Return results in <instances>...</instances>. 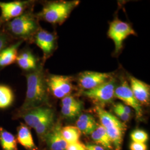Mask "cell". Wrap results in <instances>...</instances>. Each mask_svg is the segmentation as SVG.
Segmentation results:
<instances>
[{
  "label": "cell",
  "mask_w": 150,
  "mask_h": 150,
  "mask_svg": "<svg viewBox=\"0 0 150 150\" xmlns=\"http://www.w3.org/2000/svg\"><path fill=\"white\" fill-rule=\"evenodd\" d=\"M27 91L20 112L45 106L48 103V87L43 68L38 65L35 70L26 75Z\"/></svg>",
  "instance_id": "1"
},
{
  "label": "cell",
  "mask_w": 150,
  "mask_h": 150,
  "mask_svg": "<svg viewBox=\"0 0 150 150\" xmlns=\"http://www.w3.org/2000/svg\"><path fill=\"white\" fill-rule=\"evenodd\" d=\"M39 29L37 18L31 12L25 11L21 16L5 23L8 34L24 41L35 36Z\"/></svg>",
  "instance_id": "2"
},
{
  "label": "cell",
  "mask_w": 150,
  "mask_h": 150,
  "mask_svg": "<svg viewBox=\"0 0 150 150\" xmlns=\"http://www.w3.org/2000/svg\"><path fill=\"white\" fill-rule=\"evenodd\" d=\"M79 3L78 1L48 2L43 6L38 16L49 23L61 24L68 18Z\"/></svg>",
  "instance_id": "3"
},
{
  "label": "cell",
  "mask_w": 150,
  "mask_h": 150,
  "mask_svg": "<svg viewBox=\"0 0 150 150\" xmlns=\"http://www.w3.org/2000/svg\"><path fill=\"white\" fill-rule=\"evenodd\" d=\"M115 81L112 79L90 90L83 91L85 96L100 105L111 103L115 97Z\"/></svg>",
  "instance_id": "4"
},
{
  "label": "cell",
  "mask_w": 150,
  "mask_h": 150,
  "mask_svg": "<svg viewBox=\"0 0 150 150\" xmlns=\"http://www.w3.org/2000/svg\"><path fill=\"white\" fill-rule=\"evenodd\" d=\"M136 32L129 23L120 20H115L111 22L108 31V36L114 42L115 52H118L122 47L124 40Z\"/></svg>",
  "instance_id": "5"
},
{
  "label": "cell",
  "mask_w": 150,
  "mask_h": 150,
  "mask_svg": "<svg viewBox=\"0 0 150 150\" xmlns=\"http://www.w3.org/2000/svg\"><path fill=\"white\" fill-rule=\"evenodd\" d=\"M18 115L20 117L24 120L28 127L34 129L47 118L55 116L54 110L46 106L20 112Z\"/></svg>",
  "instance_id": "6"
},
{
  "label": "cell",
  "mask_w": 150,
  "mask_h": 150,
  "mask_svg": "<svg viewBox=\"0 0 150 150\" xmlns=\"http://www.w3.org/2000/svg\"><path fill=\"white\" fill-rule=\"evenodd\" d=\"M46 82L48 88L58 98L69 96L73 88L72 79L69 76L52 75L46 79Z\"/></svg>",
  "instance_id": "7"
},
{
  "label": "cell",
  "mask_w": 150,
  "mask_h": 150,
  "mask_svg": "<svg viewBox=\"0 0 150 150\" xmlns=\"http://www.w3.org/2000/svg\"><path fill=\"white\" fill-rule=\"evenodd\" d=\"M30 4L27 1H14L12 2L0 1V24L6 23L22 15Z\"/></svg>",
  "instance_id": "8"
},
{
  "label": "cell",
  "mask_w": 150,
  "mask_h": 150,
  "mask_svg": "<svg viewBox=\"0 0 150 150\" xmlns=\"http://www.w3.org/2000/svg\"><path fill=\"white\" fill-rule=\"evenodd\" d=\"M115 97L123 101L125 105L127 106L132 108L135 111L137 118L138 119L142 118L143 112L141 105L135 98L127 81H123L122 83L116 87Z\"/></svg>",
  "instance_id": "9"
},
{
  "label": "cell",
  "mask_w": 150,
  "mask_h": 150,
  "mask_svg": "<svg viewBox=\"0 0 150 150\" xmlns=\"http://www.w3.org/2000/svg\"><path fill=\"white\" fill-rule=\"evenodd\" d=\"M111 79L110 74L86 71L79 76L78 81L81 87L87 91L94 88Z\"/></svg>",
  "instance_id": "10"
},
{
  "label": "cell",
  "mask_w": 150,
  "mask_h": 150,
  "mask_svg": "<svg viewBox=\"0 0 150 150\" xmlns=\"http://www.w3.org/2000/svg\"><path fill=\"white\" fill-rule=\"evenodd\" d=\"M34 38L35 42L43 52L44 59H48L53 53L56 47V37L54 35L40 28L35 35Z\"/></svg>",
  "instance_id": "11"
},
{
  "label": "cell",
  "mask_w": 150,
  "mask_h": 150,
  "mask_svg": "<svg viewBox=\"0 0 150 150\" xmlns=\"http://www.w3.org/2000/svg\"><path fill=\"white\" fill-rule=\"evenodd\" d=\"M61 129L59 122L54 123L44 137L43 139L51 150H66L67 148L68 144L62 137Z\"/></svg>",
  "instance_id": "12"
},
{
  "label": "cell",
  "mask_w": 150,
  "mask_h": 150,
  "mask_svg": "<svg viewBox=\"0 0 150 150\" xmlns=\"http://www.w3.org/2000/svg\"><path fill=\"white\" fill-rule=\"evenodd\" d=\"M130 88L136 100L140 104L148 105L150 102V86L139 79L129 77Z\"/></svg>",
  "instance_id": "13"
},
{
  "label": "cell",
  "mask_w": 150,
  "mask_h": 150,
  "mask_svg": "<svg viewBox=\"0 0 150 150\" xmlns=\"http://www.w3.org/2000/svg\"><path fill=\"white\" fill-rule=\"evenodd\" d=\"M97 114L100 118L101 125L106 129L113 127H119L126 129V125L121 122L116 116L105 110L100 106H96L95 108Z\"/></svg>",
  "instance_id": "14"
},
{
  "label": "cell",
  "mask_w": 150,
  "mask_h": 150,
  "mask_svg": "<svg viewBox=\"0 0 150 150\" xmlns=\"http://www.w3.org/2000/svg\"><path fill=\"white\" fill-rule=\"evenodd\" d=\"M24 40H20L14 44L7 46L0 53V69L10 66L16 62L18 50Z\"/></svg>",
  "instance_id": "15"
},
{
  "label": "cell",
  "mask_w": 150,
  "mask_h": 150,
  "mask_svg": "<svg viewBox=\"0 0 150 150\" xmlns=\"http://www.w3.org/2000/svg\"><path fill=\"white\" fill-rule=\"evenodd\" d=\"M17 142L27 150H37L31 132L27 125L21 123L17 128Z\"/></svg>",
  "instance_id": "16"
},
{
  "label": "cell",
  "mask_w": 150,
  "mask_h": 150,
  "mask_svg": "<svg viewBox=\"0 0 150 150\" xmlns=\"http://www.w3.org/2000/svg\"><path fill=\"white\" fill-rule=\"evenodd\" d=\"M16 62L22 70L28 72L35 70L38 66L36 57L28 50L23 51L18 54Z\"/></svg>",
  "instance_id": "17"
},
{
  "label": "cell",
  "mask_w": 150,
  "mask_h": 150,
  "mask_svg": "<svg viewBox=\"0 0 150 150\" xmlns=\"http://www.w3.org/2000/svg\"><path fill=\"white\" fill-rule=\"evenodd\" d=\"M97 126V124L95 119L90 114H81L76 121V127L84 134H91Z\"/></svg>",
  "instance_id": "18"
},
{
  "label": "cell",
  "mask_w": 150,
  "mask_h": 150,
  "mask_svg": "<svg viewBox=\"0 0 150 150\" xmlns=\"http://www.w3.org/2000/svg\"><path fill=\"white\" fill-rule=\"evenodd\" d=\"M92 139L97 144L101 145L104 149L112 150V144L107 134V130L101 125H98L96 129L91 134Z\"/></svg>",
  "instance_id": "19"
},
{
  "label": "cell",
  "mask_w": 150,
  "mask_h": 150,
  "mask_svg": "<svg viewBox=\"0 0 150 150\" xmlns=\"http://www.w3.org/2000/svg\"><path fill=\"white\" fill-rule=\"evenodd\" d=\"M0 145L3 150H17L15 136L2 127H0Z\"/></svg>",
  "instance_id": "20"
},
{
  "label": "cell",
  "mask_w": 150,
  "mask_h": 150,
  "mask_svg": "<svg viewBox=\"0 0 150 150\" xmlns=\"http://www.w3.org/2000/svg\"><path fill=\"white\" fill-rule=\"evenodd\" d=\"M15 100L13 92L9 86L0 85V109L10 107Z\"/></svg>",
  "instance_id": "21"
},
{
  "label": "cell",
  "mask_w": 150,
  "mask_h": 150,
  "mask_svg": "<svg viewBox=\"0 0 150 150\" xmlns=\"http://www.w3.org/2000/svg\"><path fill=\"white\" fill-rule=\"evenodd\" d=\"M61 134L67 144H72L79 141L81 132L76 126H67L61 129Z\"/></svg>",
  "instance_id": "22"
},
{
  "label": "cell",
  "mask_w": 150,
  "mask_h": 150,
  "mask_svg": "<svg viewBox=\"0 0 150 150\" xmlns=\"http://www.w3.org/2000/svg\"><path fill=\"white\" fill-rule=\"evenodd\" d=\"M106 130L111 144H112L114 146L115 150H121L123 133L125 129L119 127H113L106 129Z\"/></svg>",
  "instance_id": "23"
},
{
  "label": "cell",
  "mask_w": 150,
  "mask_h": 150,
  "mask_svg": "<svg viewBox=\"0 0 150 150\" xmlns=\"http://www.w3.org/2000/svg\"><path fill=\"white\" fill-rule=\"evenodd\" d=\"M82 106H62L61 113L66 117L74 118L80 114Z\"/></svg>",
  "instance_id": "24"
},
{
  "label": "cell",
  "mask_w": 150,
  "mask_h": 150,
  "mask_svg": "<svg viewBox=\"0 0 150 150\" xmlns=\"http://www.w3.org/2000/svg\"><path fill=\"white\" fill-rule=\"evenodd\" d=\"M131 139L133 142L144 143L149 139V135L146 132L142 129H136L131 134Z\"/></svg>",
  "instance_id": "25"
},
{
  "label": "cell",
  "mask_w": 150,
  "mask_h": 150,
  "mask_svg": "<svg viewBox=\"0 0 150 150\" xmlns=\"http://www.w3.org/2000/svg\"><path fill=\"white\" fill-rule=\"evenodd\" d=\"M62 106H82L80 101L75 98L74 97L67 96L62 100Z\"/></svg>",
  "instance_id": "26"
},
{
  "label": "cell",
  "mask_w": 150,
  "mask_h": 150,
  "mask_svg": "<svg viewBox=\"0 0 150 150\" xmlns=\"http://www.w3.org/2000/svg\"><path fill=\"white\" fill-rule=\"evenodd\" d=\"M113 111L115 115L117 116V117L119 118L121 121L125 122H128L131 118V115L127 114L126 113L123 112L122 111L118 110V108L116 107H113Z\"/></svg>",
  "instance_id": "27"
},
{
  "label": "cell",
  "mask_w": 150,
  "mask_h": 150,
  "mask_svg": "<svg viewBox=\"0 0 150 150\" xmlns=\"http://www.w3.org/2000/svg\"><path fill=\"white\" fill-rule=\"evenodd\" d=\"M8 42V37L5 32L0 31V53L5 48Z\"/></svg>",
  "instance_id": "28"
},
{
  "label": "cell",
  "mask_w": 150,
  "mask_h": 150,
  "mask_svg": "<svg viewBox=\"0 0 150 150\" xmlns=\"http://www.w3.org/2000/svg\"><path fill=\"white\" fill-rule=\"evenodd\" d=\"M66 150H86V145L83 144L80 141L69 144Z\"/></svg>",
  "instance_id": "29"
},
{
  "label": "cell",
  "mask_w": 150,
  "mask_h": 150,
  "mask_svg": "<svg viewBox=\"0 0 150 150\" xmlns=\"http://www.w3.org/2000/svg\"><path fill=\"white\" fill-rule=\"evenodd\" d=\"M129 149L131 150H147V147L144 143L132 142L130 145Z\"/></svg>",
  "instance_id": "30"
},
{
  "label": "cell",
  "mask_w": 150,
  "mask_h": 150,
  "mask_svg": "<svg viewBox=\"0 0 150 150\" xmlns=\"http://www.w3.org/2000/svg\"><path fill=\"white\" fill-rule=\"evenodd\" d=\"M114 107L118 108V110L122 111L123 112L129 114V115H131V113H132L131 108L129 106H127V105L123 104V103H117L114 106Z\"/></svg>",
  "instance_id": "31"
},
{
  "label": "cell",
  "mask_w": 150,
  "mask_h": 150,
  "mask_svg": "<svg viewBox=\"0 0 150 150\" xmlns=\"http://www.w3.org/2000/svg\"><path fill=\"white\" fill-rule=\"evenodd\" d=\"M86 150H105L101 146L87 144L86 145Z\"/></svg>",
  "instance_id": "32"
}]
</instances>
